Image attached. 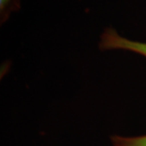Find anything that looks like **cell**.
Wrapping results in <instances>:
<instances>
[{"label": "cell", "instance_id": "obj_1", "mask_svg": "<svg viewBox=\"0 0 146 146\" xmlns=\"http://www.w3.org/2000/svg\"><path fill=\"white\" fill-rule=\"evenodd\" d=\"M100 49L106 50H125L141 54L146 58V42L131 41L120 36L115 29L107 28L101 36Z\"/></svg>", "mask_w": 146, "mask_h": 146}, {"label": "cell", "instance_id": "obj_2", "mask_svg": "<svg viewBox=\"0 0 146 146\" xmlns=\"http://www.w3.org/2000/svg\"><path fill=\"white\" fill-rule=\"evenodd\" d=\"M110 139L114 146H146V136L135 137L112 136Z\"/></svg>", "mask_w": 146, "mask_h": 146}, {"label": "cell", "instance_id": "obj_3", "mask_svg": "<svg viewBox=\"0 0 146 146\" xmlns=\"http://www.w3.org/2000/svg\"><path fill=\"white\" fill-rule=\"evenodd\" d=\"M11 2H12V0H0V9H1V11L5 10Z\"/></svg>", "mask_w": 146, "mask_h": 146}]
</instances>
